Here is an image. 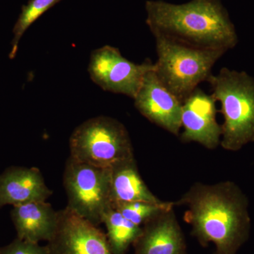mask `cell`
Returning a JSON list of instances; mask_svg holds the SVG:
<instances>
[{
	"label": "cell",
	"instance_id": "obj_1",
	"mask_svg": "<svg viewBox=\"0 0 254 254\" xmlns=\"http://www.w3.org/2000/svg\"><path fill=\"white\" fill-rule=\"evenodd\" d=\"M175 205L187 207L185 220L200 245L213 244L214 254H237L250 235V202L235 182H196Z\"/></svg>",
	"mask_w": 254,
	"mask_h": 254
},
{
	"label": "cell",
	"instance_id": "obj_2",
	"mask_svg": "<svg viewBox=\"0 0 254 254\" xmlns=\"http://www.w3.org/2000/svg\"><path fill=\"white\" fill-rule=\"evenodd\" d=\"M145 9L147 25L155 37L225 52L238 43L235 26L219 0H191L182 4L147 1Z\"/></svg>",
	"mask_w": 254,
	"mask_h": 254
},
{
	"label": "cell",
	"instance_id": "obj_3",
	"mask_svg": "<svg viewBox=\"0 0 254 254\" xmlns=\"http://www.w3.org/2000/svg\"><path fill=\"white\" fill-rule=\"evenodd\" d=\"M221 105L224 123L220 145L237 151L254 142V78L245 71L222 68L207 80Z\"/></svg>",
	"mask_w": 254,
	"mask_h": 254
},
{
	"label": "cell",
	"instance_id": "obj_4",
	"mask_svg": "<svg viewBox=\"0 0 254 254\" xmlns=\"http://www.w3.org/2000/svg\"><path fill=\"white\" fill-rule=\"evenodd\" d=\"M155 74L182 103L198 84L207 81L214 64L226 53L191 48L163 37H155Z\"/></svg>",
	"mask_w": 254,
	"mask_h": 254
},
{
	"label": "cell",
	"instance_id": "obj_5",
	"mask_svg": "<svg viewBox=\"0 0 254 254\" xmlns=\"http://www.w3.org/2000/svg\"><path fill=\"white\" fill-rule=\"evenodd\" d=\"M69 148L71 158L99 168H110L134 158L126 127L109 117L89 119L76 127L70 137Z\"/></svg>",
	"mask_w": 254,
	"mask_h": 254
},
{
	"label": "cell",
	"instance_id": "obj_6",
	"mask_svg": "<svg viewBox=\"0 0 254 254\" xmlns=\"http://www.w3.org/2000/svg\"><path fill=\"white\" fill-rule=\"evenodd\" d=\"M63 185L67 196L66 208L98 226L113 208L110 190V169L82 163L68 157Z\"/></svg>",
	"mask_w": 254,
	"mask_h": 254
},
{
	"label": "cell",
	"instance_id": "obj_7",
	"mask_svg": "<svg viewBox=\"0 0 254 254\" xmlns=\"http://www.w3.org/2000/svg\"><path fill=\"white\" fill-rule=\"evenodd\" d=\"M155 69L154 64L145 61L137 64L124 58L115 47L105 46L93 50L88 73L92 81L104 91L134 98L147 73Z\"/></svg>",
	"mask_w": 254,
	"mask_h": 254
},
{
	"label": "cell",
	"instance_id": "obj_8",
	"mask_svg": "<svg viewBox=\"0 0 254 254\" xmlns=\"http://www.w3.org/2000/svg\"><path fill=\"white\" fill-rule=\"evenodd\" d=\"M46 247L48 254H113L106 233L66 207Z\"/></svg>",
	"mask_w": 254,
	"mask_h": 254
},
{
	"label": "cell",
	"instance_id": "obj_9",
	"mask_svg": "<svg viewBox=\"0 0 254 254\" xmlns=\"http://www.w3.org/2000/svg\"><path fill=\"white\" fill-rule=\"evenodd\" d=\"M216 100L197 88L182 102V142H195L215 149L220 144L222 126L217 121Z\"/></svg>",
	"mask_w": 254,
	"mask_h": 254
},
{
	"label": "cell",
	"instance_id": "obj_10",
	"mask_svg": "<svg viewBox=\"0 0 254 254\" xmlns=\"http://www.w3.org/2000/svg\"><path fill=\"white\" fill-rule=\"evenodd\" d=\"M133 99L136 109L150 123L180 136L182 103L160 81L155 69L145 74Z\"/></svg>",
	"mask_w": 254,
	"mask_h": 254
},
{
	"label": "cell",
	"instance_id": "obj_11",
	"mask_svg": "<svg viewBox=\"0 0 254 254\" xmlns=\"http://www.w3.org/2000/svg\"><path fill=\"white\" fill-rule=\"evenodd\" d=\"M174 207L150 219L142 226L133 243L134 254H187V244Z\"/></svg>",
	"mask_w": 254,
	"mask_h": 254
},
{
	"label": "cell",
	"instance_id": "obj_12",
	"mask_svg": "<svg viewBox=\"0 0 254 254\" xmlns=\"http://www.w3.org/2000/svg\"><path fill=\"white\" fill-rule=\"evenodd\" d=\"M52 193L39 169L11 167L0 175V208L46 201Z\"/></svg>",
	"mask_w": 254,
	"mask_h": 254
},
{
	"label": "cell",
	"instance_id": "obj_13",
	"mask_svg": "<svg viewBox=\"0 0 254 254\" xmlns=\"http://www.w3.org/2000/svg\"><path fill=\"white\" fill-rule=\"evenodd\" d=\"M11 219L17 238L39 243L53 237L58 222V211L46 201L14 205Z\"/></svg>",
	"mask_w": 254,
	"mask_h": 254
},
{
	"label": "cell",
	"instance_id": "obj_14",
	"mask_svg": "<svg viewBox=\"0 0 254 254\" xmlns=\"http://www.w3.org/2000/svg\"><path fill=\"white\" fill-rule=\"evenodd\" d=\"M110 190L113 205L125 202L162 203L145 185L138 172L136 159L120 162L110 168Z\"/></svg>",
	"mask_w": 254,
	"mask_h": 254
},
{
	"label": "cell",
	"instance_id": "obj_15",
	"mask_svg": "<svg viewBox=\"0 0 254 254\" xmlns=\"http://www.w3.org/2000/svg\"><path fill=\"white\" fill-rule=\"evenodd\" d=\"M103 223L106 227L107 238L113 254H126L142 230V227L127 220L115 208L105 214Z\"/></svg>",
	"mask_w": 254,
	"mask_h": 254
},
{
	"label": "cell",
	"instance_id": "obj_16",
	"mask_svg": "<svg viewBox=\"0 0 254 254\" xmlns=\"http://www.w3.org/2000/svg\"><path fill=\"white\" fill-rule=\"evenodd\" d=\"M61 1L63 0H29L27 4L23 5L21 8V13L13 29L14 38L9 53L10 59H13L16 56L18 43L26 30L42 15Z\"/></svg>",
	"mask_w": 254,
	"mask_h": 254
},
{
	"label": "cell",
	"instance_id": "obj_17",
	"mask_svg": "<svg viewBox=\"0 0 254 254\" xmlns=\"http://www.w3.org/2000/svg\"><path fill=\"white\" fill-rule=\"evenodd\" d=\"M175 205V202L164 201L162 203H153L133 201L117 203L113 205V208L120 212L130 222L142 227L150 219Z\"/></svg>",
	"mask_w": 254,
	"mask_h": 254
},
{
	"label": "cell",
	"instance_id": "obj_18",
	"mask_svg": "<svg viewBox=\"0 0 254 254\" xmlns=\"http://www.w3.org/2000/svg\"><path fill=\"white\" fill-rule=\"evenodd\" d=\"M0 254H48L46 246L21 240L16 237L12 242L0 247Z\"/></svg>",
	"mask_w": 254,
	"mask_h": 254
}]
</instances>
